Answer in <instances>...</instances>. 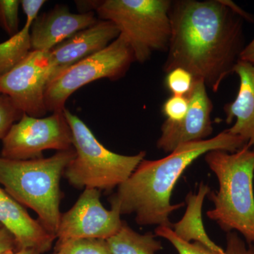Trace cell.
Wrapping results in <instances>:
<instances>
[{"label":"cell","mask_w":254,"mask_h":254,"mask_svg":"<svg viewBox=\"0 0 254 254\" xmlns=\"http://www.w3.org/2000/svg\"><path fill=\"white\" fill-rule=\"evenodd\" d=\"M164 72L182 68L217 92L240 60L243 21L221 0H176Z\"/></svg>","instance_id":"obj_1"},{"label":"cell","mask_w":254,"mask_h":254,"mask_svg":"<svg viewBox=\"0 0 254 254\" xmlns=\"http://www.w3.org/2000/svg\"><path fill=\"white\" fill-rule=\"evenodd\" d=\"M247 143L225 131L213 138L180 145L168 156L143 160L128 180L110 197L111 207L122 215L134 214L138 225L171 228L170 215L185 203L172 204L171 195L180 177L196 159L213 150L235 153Z\"/></svg>","instance_id":"obj_2"},{"label":"cell","mask_w":254,"mask_h":254,"mask_svg":"<svg viewBox=\"0 0 254 254\" xmlns=\"http://www.w3.org/2000/svg\"><path fill=\"white\" fill-rule=\"evenodd\" d=\"M205 160L219 184L218 191L207 195L214 205L207 216L223 231L235 230L254 244V150L247 143L235 153L208 152Z\"/></svg>","instance_id":"obj_3"},{"label":"cell","mask_w":254,"mask_h":254,"mask_svg":"<svg viewBox=\"0 0 254 254\" xmlns=\"http://www.w3.org/2000/svg\"><path fill=\"white\" fill-rule=\"evenodd\" d=\"M75 155L73 148L47 158L16 160L0 156V184L5 191L34 210L42 225L55 237L62 215L60 180Z\"/></svg>","instance_id":"obj_4"},{"label":"cell","mask_w":254,"mask_h":254,"mask_svg":"<svg viewBox=\"0 0 254 254\" xmlns=\"http://www.w3.org/2000/svg\"><path fill=\"white\" fill-rule=\"evenodd\" d=\"M64 113L71 128L76 153L64 173L71 186L110 191L128 180L144 160L145 151L124 155L108 150L81 119L66 108Z\"/></svg>","instance_id":"obj_5"},{"label":"cell","mask_w":254,"mask_h":254,"mask_svg":"<svg viewBox=\"0 0 254 254\" xmlns=\"http://www.w3.org/2000/svg\"><path fill=\"white\" fill-rule=\"evenodd\" d=\"M170 0H105L96 13L111 21L131 46L135 61L145 63L155 52L168 51Z\"/></svg>","instance_id":"obj_6"},{"label":"cell","mask_w":254,"mask_h":254,"mask_svg":"<svg viewBox=\"0 0 254 254\" xmlns=\"http://www.w3.org/2000/svg\"><path fill=\"white\" fill-rule=\"evenodd\" d=\"M134 62L131 46L120 35L105 49L74 64L50 79L45 93L47 111H63L68 98L88 83L102 78L120 79Z\"/></svg>","instance_id":"obj_7"},{"label":"cell","mask_w":254,"mask_h":254,"mask_svg":"<svg viewBox=\"0 0 254 254\" xmlns=\"http://www.w3.org/2000/svg\"><path fill=\"white\" fill-rule=\"evenodd\" d=\"M71 128L64 110L47 118H33L23 114L2 139L1 157L26 160L43 158L47 150L64 151L73 148Z\"/></svg>","instance_id":"obj_8"},{"label":"cell","mask_w":254,"mask_h":254,"mask_svg":"<svg viewBox=\"0 0 254 254\" xmlns=\"http://www.w3.org/2000/svg\"><path fill=\"white\" fill-rule=\"evenodd\" d=\"M54 73L49 52L31 50L21 63L0 78V93L9 96L23 114L42 118L48 113L45 93Z\"/></svg>","instance_id":"obj_9"},{"label":"cell","mask_w":254,"mask_h":254,"mask_svg":"<svg viewBox=\"0 0 254 254\" xmlns=\"http://www.w3.org/2000/svg\"><path fill=\"white\" fill-rule=\"evenodd\" d=\"M121 214L111 207L107 210L100 201V190L84 189L72 208L62 214L57 242L78 239L108 240L123 225Z\"/></svg>","instance_id":"obj_10"},{"label":"cell","mask_w":254,"mask_h":254,"mask_svg":"<svg viewBox=\"0 0 254 254\" xmlns=\"http://www.w3.org/2000/svg\"><path fill=\"white\" fill-rule=\"evenodd\" d=\"M187 97L190 105L183 120L178 123L166 120L162 125L161 135L156 145L159 150L165 153H172L185 143L207 139L213 133V105L204 82L195 79L193 88Z\"/></svg>","instance_id":"obj_11"},{"label":"cell","mask_w":254,"mask_h":254,"mask_svg":"<svg viewBox=\"0 0 254 254\" xmlns=\"http://www.w3.org/2000/svg\"><path fill=\"white\" fill-rule=\"evenodd\" d=\"M98 21L95 12L74 14L65 5H56L48 12L38 15L33 21L30 32L31 50L49 52Z\"/></svg>","instance_id":"obj_12"},{"label":"cell","mask_w":254,"mask_h":254,"mask_svg":"<svg viewBox=\"0 0 254 254\" xmlns=\"http://www.w3.org/2000/svg\"><path fill=\"white\" fill-rule=\"evenodd\" d=\"M120 35V31L113 23L101 19L91 27L75 33L49 51L54 65V76L105 49Z\"/></svg>","instance_id":"obj_13"},{"label":"cell","mask_w":254,"mask_h":254,"mask_svg":"<svg viewBox=\"0 0 254 254\" xmlns=\"http://www.w3.org/2000/svg\"><path fill=\"white\" fill-rule=\"evenodd\" d=\"M0 225L14 236L18 249L48 252L56 240L38 220L30 216L21 203L0 187Z\"/></svg>","instance_id":"obj_14"},{"label":"cell","mask_w":254,"mask_h":254,"mask_svg":"<svg viewBox=\"0 0 254 254\" xmlns=\"http://www.w3.org/2000/svg\"><path fill=\"white\" fill-rule=\"evenodd\" d=\"M233 72L240 78V88L235 100L224 106V112L227 124L236 121L227 131L241 137L254 150V65L239 60Z\"/></svg>","instance_id":"obj_15"},{"label":"cell","mask_w":254,"mask_h":254,"mask_svg":"<svg viewBox=\"0 0 254 254\" xmlns=\"http://www.w3.org/2000/svg\"><path fill=\"white\" fill-rule=\"evenodd\" d=\"M210 187L201 183L197 193L190 192L186 196L187 210L183 218L173 224L171 229L179 238L187 242H198L217 252L223 251L210 240L205 232L202 218L204 198L210 193Z\"/></svg>","instance_id":"obj_16"},{"label":"cell","mask_w":254,"mask_h":254,"mask_svg":"<svg viewBox=\"0 0 254 254\" xmlns=\"http://www.w3.org/2000/svg\"><path fill=\"white\" fill-rule=\"evenodd\" d=\"M155 233V236L168 240L178 254H254V246L250 245L247 247L245 242L235 232L227 233L226 250L222 252L211 250L198 242H185L179 238L170 227H157Z\"/></svg>","instance_id":"obj_17"},{"label":"cell","mask_w":254,"mask_h":254,"mask_svg":"<svg viewBox=\"0 0 254 254\" xmlns=\"http://www.w3.org/2000/svg\"><path fill=\"white\" fill-rule=\"evenodd\" d=\"M156 237L151 232L138 233L124 221L121 230L107 242L113 254H155L163 250Z\"/></svg>","instance_id":"obj_18"},{"label":"cell","mask_w":254,"mask_h":254,"mask_svg":"<svg viewBox=\"0 0 254 254\" xmlns=\"http://www.w3.org/2000/svg\"><path fill=\"white\" fill-rule=\"evenodd\" d=\"M33 20L26 23L17 34L0 43V78L15 67L31 51L30 32Z\"/></svg>","instance_id":"obj_19"},{"label":"cell","mask_w":254,"mask_h":254,"mask_svg":"<svg viewBox=\"0 0 254 254\" xmlns=\"http://www.w3.org/2000/svg\"><path fill=\"white\" fill-rule=\"evenodd\" d=\"M55 252L64 254H113L106 240L78 239L57 242Z\"/></svg>","instance_id":"obj_20"},{"label":"cell","mask_w":254,"mask_h":254,"mask_svg":"<svg viewBox=\"0 0 254 254\" xmlns=\"http://www.w3.org/2000/svg\"><path fill=\"white\" fill-rule=\"evenodd\" d=\"M19 0H0V28L9 37L19 32Z\"/></svg>","instance_id":"obj_21"},{"label":"cell","mask_w":254,"mask_h":254,"mask_svg":"<svg viewBox=\"0 0 254 254\" xmlns=\"http://www.w3.org/2000/svg\"><path fill=\"white\" fill-rule=\"evenodd\" d=\"M193 75L182 68H176L168 73L165 78V85L173 95L187 96L194 83Z\"/></svg>","instance_id":"obj_22"},{"label":"cell","mask_w":254,"mask_h":254,"mask_svg":"<svg viewBox=\"0 0 254 254\" xmlns=\"http://www.w3.org/2000/svg\"><path fill=\"white\" fill-rule=\"evenodd\" d=\"M23 115L9 96L0 93V139H3L11 127L22 118Z\"/></svg>","instance_id":"obj_23"},{"label":"cell","mask_w":254,"mask_h":254,"mask_svg":"<svg viewBox=\"0 0 254 254\" xmlns=\"http://www.w3.org/2000/svg\"><path fill=\"white\" fill-rule=\"evenodd\" d=\"M189 99L186 96L172 95L163 105V113L167 120L173 123L181 121L189 110Z\"/></svg>","instance_id":"obj_24"},{"label":"cell","mask_w":254,"mask_h":254,"mask_svg":"<svg viewBox=\"0 0 254 254\" xmlns=\"http://www.w3.org/2000/svg\"><path fill=\"white\" fill-rule=\"evenodd\" d=\"M17 243L14 236L4 227H0V254L17 251Z\"/></svg>","instance_id":"obj_25"},{"label":"cell","mask_w":254,"mask_h":254,"mask_svg":"<svg viewBox=\"0 0 254 254\" xmlns=\"http://www.w3.org/2000/svg\"><path fill=\"white\" fill-rule=\"evenodd\" d=\"M44 0H21V6L26 18L36 19L42 6L46 4Z\"/></svg>","instance_id":"obj_26"},{"label":"cell","mask_w":254,"mask_h":254,"mask_svg":"<svg viewBox=\"0 0 254 254\" xmlns=\"http://www.w3.org/2000/svg\"><path fill=\"white\" fill-rule=\"evenodd\" d=\"M78 11L80 14L95 12L99 7L102 1L100 0H85V1H75Z\"/></svg>","instance_id":"obj_27"},{"label":"cell","mask_w":254,"mask_h":254,"mask_svg":"<svg viewBox=\"0 0 254 254\" xmlns=\"http://www.w3.org/2000/svg\"><path fill=\"white\" fill-rule=\"evenodd\" d=\"M221 1L224 4L228 6L234 13L240 16L242 19L250 21V22H254V16L253 15L247 13L245 10L242 9L240 6H239L236 3L230 1V0H221Z\"/></svg>","instance_id":"obj_28"},{"label":"cell","mask_w":254,"mask_h":254,"mask_svg":"<svg viewBox=\"0 0 254 254\" xmlns=\"http://www.w3.org/2000/svg\"><path fill=\"white\" fill-rule=\"evenodd\" d=\"M240 60L254 65V38L241 52Z\"/></svg>","instance_id":"obj_29"},{"label":"cell","mask_w":254,"mask_h":254,"mask_svg":"<svg viewBox=\"0 0 254 254\" xmlns=\"http://www.w3.org/2000/svg\"><path fill=\"white\" fill-rule=\"evenodd\" d=\"M5 254H41L36 250H32V249H22V250H18L14 251V252H9Z\"/></svg>","instance_id":"obj_30"},{"label":"cell","mask_w":254,"mask_h":254,"mask_svg":"<svg viewBox=\"0 0 254 254\" xmlns=\"http://www.w3.org/2000/svg\"><path fill=\"white\" fill-rule=\"evenodd\" d=\"M54 254H63V252H55V253Z\"/></svg>","instance_id":"obj_31"},{"label":"cell","mask_w":254,"mask_h":254,"mask_svg":"<svg viewBox=\"0 0 254 254\" xmlns=\"http://www.w3.org/2000/svg\"><path fill=\"white\" fill-rule=\"evenodd\" d=\"M1 227V225H0V227Z\"/></svg>","instance_id":"obj_32"}]
</instances>
